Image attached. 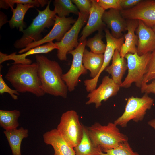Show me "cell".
<instances>
[{
    "label": "cell",
    "mask_w": 155,
    "mask_h": 155,
    "mask_svg": "<svg viewBox=\"0 0 155 155\" xmlns=\"http://www.w3.org/2000/svg\"><path fill=\"white\" fill-rule=\"evenodd\" d=\"M151 54V53H148L140 56L136 52L125 55L124 57L127 59L128 73L120 87L129 88L133 83H135L137 87H141Z\"/></svg>",
    "instance_id": "7"
},
{
    "label": "cell",
    "mask_w": 155,
    "mask_h": 155,
    "mask_svg": "<svg viewBox=\"0 0 155 155\" xmlns=\"http://www.w3.org/2000/svg\"><path fill=\"white\" fill-rule=\"evenodd\" d=\"M83 134L79 144L74 148L76 155H100L102 152L100 148L95 146L89 135L87 127L83 124Z\"/></svg>",
    "instance_id": "23"
},
{
    "label": "cell",
    "mask_w": 155,
    "mask_h": 155,
    "mask_svg": "<svg viewBox=\"0 0 155 155\" xmlns=\"http://www.w3.org/2000/svg\"><path fill=\"white\" fill-rule=\"evenodd\" d=\"M20 115V111L16 110H0V126L6 131L17 129L19 125L18 120Z\"/></svg>",
    "instance_id": "25"
},
{
    "label": "cell",
    "mask_w": 155,
    "mask_h": 155,
    "mask_svg": "<svg viewBox=\"0 0 155 155\" xmlns=\"http://www.w3.org/2000/svg\"><path fill=\"white\" fill-rule=\"evenodd\" d=\"M104 31L106 44L104 54V61L102 67L98 75L92 79V81L95 83H98L99 77L101 73L109 66L115 50L117 49L120 51L122 45L124 42L125 39L123 36L119 38H116L112 36L107 28H105Z\"/></svg>",
    "instance_id": "19"
},
{
    "label": "cell",
    "mask_w": 155,
    "mask_h": 155,
    "mask_svg": "<svg viewBox=\"0 0 155 155\" xmlns=\"http://www.w3.org/2000/svg\"><path fill=\"white\" fill-rule=\"evenodd\" d=\"M57 129L62 137L71 147L74 148L80 142L83 136V124L74 110L67 111L62 114Z\"/></svg>",
    "instance_id": "6"
},
{
    "label": "cell",
    "mask_w": 155,
    "mask_h": 155,
    "mask_svg": "<svg viewBox=\"0 0 155 155\" xmlns=\"http://www.w3.org/2000/svg\"><path fill=\"white\" fill-rule=\"evenodd\" d=\"M49 1L46 0H0V8L7 9L9 7L13 8L15 4L30 5L37 7H44L48 4Z\"/></svg>",
    "instance_id": "28"
},
{
    "label": "cell",
    "mask_w": 155,
    "mask_h": 155,
    "mask_svg": "<svg viewBox=\"0 0 155 155\" xmlns=\"http://www.w3.org/2000/svg\"><path fill=\"white\" fill-rule=\"evenodd\" d=\"M120 11L126 20H141L151 28L155 25V0H142L134 7Z\"/></svg>",
    "instance_id": "11"
},
{
    "label": "cell",
    "mask_w": 155,
    "mask_h": 155,
    "mask_svg": "<svg viewBox=\"0 0 155 155\" xmlns=\"http://www.w3.org/2000/svg\"><path fill=\"white\" fill-rule=\"evenodd\" d=\"M98 5L105 11L108 9H115L122 10L121 7V0H97Z\"/></svg>",
    "instance_id": "31"
},
{
    "label": "cell",
    "mask_w": 155,
    "mask_h": 155,
    "mask_svg": "<svg viewBox=\"0 0 155 155\" xmlns=\"http://www.w3.org/2000/svg\"><path fill=\"white\" fill-rule=\"evenodd\" d=\"M112 64L105 69L111 76L114 82L120 86L123 76L128 69L127 62L125 57H122L120 51L116 50L112 58Z\"/></svg>",
    "instance_id": "20"
},
{
    "label": "cell",
    "mask_w": 155,
    "mask_h": 155,
    "mask_svg": "<svg viewBox=\"0 0 155 155\" xmlns=\"http://www.w3.org/2000/svg\"><path fill=\"white\" fill-rule=\"evenodd\" d=\"M103 37L102 31H99L94 37L86 41V46H88L90 51L94 53L103 54L106 47V44L102 40Z\"/></svg>",
    "instance_id": "27"
},
{
    "label": "cell",
    "mask_w": 155,
    "mask_h": 155,
    "mask_svg": "<svg viewBox=\"0 0 155 155\" xmlns=\"http://www.w3.org/2000/svg\"><path fill=\"white\" fill-rule=\"evenodd\" d=\"M120 87L114 82L111 78L109 76H105L103 78L99 87L88 94L87 98L88 100L86 104H94L96 108H98L101 105L102 101H106L116 95Z\"/></svg>",
    "instance_id": "12"
},
{
    "label": "cell",
    "mask_w": 155,
    "mask_h": 155,
    "mask_svg": "<svg viewBox=\"0 0 155 155\" xmlns=\"http://www.w3.org/2000/svg\"><path fill=\"white\" fill-rule=\"evenodd\" d=\"M114 123L103 125L96 122L87 127L90 137L94 144L102 151L113 149L121 143L128 141V138L121 133Z\"/></svg>",
    "instance_id": "4"
},
{
    "label": "cell",
    "mask_w": 155,
    "mask_h": 155,
    "mask_svg": "<svg viewBox=\"0 0 155 155\" xmlns=\"http://www.w3.org/2000/svg\"><path fill=\"white\" fill-rule=\"evenodd\" d=\"M138 22L135 31L138 38L137 53L141 56L151 53L155 49V33L141 20H138Z\"/></svg>",
    "instance_id": "15"
},
{
    "label": "cell",
    "mask_w": 155,
    "mask_h": 155,
    "mask_svg": "<svg viewBox=\"0 0 155 155\" xmlns=\"http://www.w3.org/2000/svg\"><path fill=\"white\" fill-rule=\"evenodd\" d=\"M148 124L155 130V119H152L149 121Z\"/></svg>",
    "instance_id": "37"
},
{
    "label": "cell",
    "mask_w": 155,
    "mask_h": 155,
    "mask_svg": "<svg viewBox=\"0 0 155 155\" xmlns=\"http://www.w3.org/2000/svg\"><path fill=\"white\" fill-rule=\"evenodd\" d=\"M104 61L103 54H98L88 51L85 49L84 51L82 63L85 68L90 72L92 78H95L98 74L102 66Z\"/></svg>",
    "instance_id": "21"
},
{
    "label": "cell",
    "mask_w": 155,
    "mask_h": 155,
    "mask_svg": "<svg viewBox=\"0 0 155 155\" xmlns=\"http://www.w3.org/2000/svg\"><path fill=\"white\" fill-rule=\"evenodd\" d=\"M16 5V8H11L13 14L9 23L11 28H16L19 29V31L22 32L26 27V24L24 21L25 15L29 9L34 6L29 4L17 3Z\"/></svg>",
    "instance_id": "24"
},
{
    "label": "cell",
    "mask_w": 155,
    "mask_h": 155,
    "mask_svg": "<svg viewBox=\"0 0 155 155\" xmlns=\"http://www.w3.org/2000/svg\"><path fill=\"white\" fill-rule=\"evenodd\" d=\"M141 89L142 93L155 94V80L149 84H147L142 86Z\"/></svg>",
    "instance_id": "35"
},
{
    "label": "cell",
    "mask_w": 155,
    "mask_h": 155,
    "mask_svg": "<svg viewBox=\"0 0 155 155\" xmlns=\"http://www.w3.org/2000/svg\"><path fill=\"white\" fill-rule=\"evenodd\" d=\"M7 16L3 12H0V28L7 22H9Z\"/></svg>",
    "instance_id": "36"
},
{
    "label": "cell",
    "mask_w": 155,
    "mask_h": 155,
    "mask_svg": "<svg viewBox=\"0 0 155 155\" xmlns=\"http://www.w3.org/2000/svg\"><path fill=\"white\" fill-rule=\"evenodd\" d=\"M5 92L9 94L14 100L18 99V96L20 94L16 90L10 88L3 80L2 75L0 74V94H2Z\"/></svg>",
    "instance_id": "32"
},
{
    "label": "cell",
    "mask_w": 155,
    "mask_h": 155,
    "mask_svg": "<svg viewBox=\"0 0 155 155\" xmlns=\"http://www.w3.org/2000/svg\"><path fill=\"white\" fill-rule=\"evenodd\" d=\"M92 2L87 24L83 28L81 37L78 40L79 42L84 40L94 32L102 31L105 28L106 25L102 20V16L105 11L98 5L96 0H92Z\"/></svg>",
    "instance_id": "13"
},
{
    "label": "cell",
    "mask_w": 155,
    "mask_h": 155,
    "mask_svg": "<svg viewBox=\"0 0 155 155\" xmlns=\"http://www.w3.org/2000/svg\"><path fill=\"white\" fill-rule=\"evenodd\" d=\"M86 39L79 43L78 46L68 53L73 57L72 64L69 71L63 74L62 79L66 84L68 91H73L78 86L79 78L81 75L87 73V70L84 67L82 63L83 53L86 46Z\"/></svg>",
    "instance_id": "9"
},
{
    "label": "cell",
    "mask_w": 155,
    "mask_h": 155,
    "mask_svg": "<svg viewBox=\"0 0 155 155\" xmlns=\"http://www.w3.org/2000/svg\"><path fill=\"white\" fill-rule=\"evenodd\" d=\"M101 152L100 155H139L133 151L128 141L123 142L116 147Z\"/></svg>",
    "instance_id": "29"
},
{
    "label": "cell",
    "mask_w": 155,
    "mask_h": 155,
    "mask_svg": "<svg viewBox=\"0 0 155 155\" xmlns=\"http://www.w3.org/2000/svg\"><path fill=\"white\" fill-rule=\"evenodd\" d=\"M126 21L127 33L123 36L124 42L120 51V55L123 57L127 53L134 54L137 52L138 43V37L135 32L138 26V20L127 19Z\"/></svg>",
    "instance_id": "18"
},
{
    "label": "cell",
    "mask_w": 155,
    "mask_h": 155,
    "mask_svg": "<svg viewBox=\"0 0 155 155\" xmlns=\"http://www.w3.org/2000/svg\"><path fill=\"white\" fill-rule=\"evenodd\" d=\"M142 0H121V7L122 10L131 9L137 5Z\"/></svg>",
    "instance_id": "34"
},
{
    "label": "cell",
    "mask_w": 155,
    "mask_h": 155,
    "mask_svg": "<svg viewBox=\"0 0 155 155\" xmlns=\"http://www.w3.org/2000/svg\"><path fill=\"white\" fill-rule=\"evenodd\" d=\"M35 59L38 65V73L42 90L45 94L66 98L68 88L62 79L63 71L59 63L42 55H36Z\"/></svg>",
    "instance_id": "1"
},
{
    "label": "cell",
    "mask_w": 155,
    "mask_h": 155,
    "mask_svg": "<svg viewBox=\"0 0 155 155\" xmlns=\"http://www.w3.org/2000/svg\"><path fill=\"white\" fill-rule=\"evenodd\" d=\"M51 0L49 1L45 9L42 11L37 9L38 14L30 25L22 32L23 35L14 44L17 49H24L33 42L38 41L42 38V33L45 28L53 26L56 15L55 11L50 9Z\"/></svg>",
    "instance_id": "3"
},
{
    "label": "cell",
    "mask_w": 155,
    "mask_h": 155,
    "mask_svg": "<svg viewBox=\"0 0 155 155\" xmlns=\"http://www.w3.org/2000/svg\"><path fill=\"white\" fill-rule=\"evenodd\" d=\"M154 103V99L148 94H145L141 98L132 96L128 99L123 113L114 123L117 125L125 127L131 120L137 123L141 121Z\"/></svg>",
    "instance_id": "5"
},
{
    "label": "cell",
    "mask_w": 155,
    "mask_h": 155,
    "mask_svg": "<svg viewBox=\"0 0 155 155\" xmlns=\"http://www.w3.org/2000/svg\"><path fill=\"white\" fill-rule=\"evenodd\" d=\"M55 49L57 50L58 47L55 43L51 42L30 49L24 53L18 55L16 54V52L8 55L0 52V64L8 60H12L14 62L10 65L30 64L32 63V61L31 59L26 58L27 56L40 53H47Z\"/></svg>",
    "instance_id": "14"
},
{
    "label": "cell",
    "mask_w": 155,
    "mask_h": 155,
    "mask_svg": "<svg viewBox=\"0 0 155 155\" xmlns=\"http://www.w3.org/2000/svg\"><path fill=\"white\" fill-rule=\"evenodd\" d=\"M54 11L60 17H66L70 13L79 15V11L71 0H55L53 1Z\"/></svg>",
    "instance_id": "26"
},
{
    "label": "cell",
    "mask_w": 155,
    "mask_h": 155,
    "mask_svg": "<svg viewBox=\"0 0 155 155\" xmlns=\"http://www.w3.org/2000/svg\"><path fill=\"white\" fill-rule=\"evenodd\" d=\"M152 28L154 31V32L155 33V25L153 26Z\"/></svg>",
    "instance_id": "38"
},
{
    "label": "cell",
    "mask_w": 155,
    "mask_h": 155,
    "mask_svg": "<svg viewBox=\"0 0 155 155\" xmlns=\"http://www.w3.org/2000/svg\"><path fill=\"white\" fill-rule=\"evenodd\" d=\"M11 65L5 77L15 90L19 93L29 92L37 97L45 95L40 87L37 62L29 65Z\"/></svg>",
    "instance_id": "2"
},
{
    "label": "cell",
    "mask_w": 155,
    "mask_h": 155,
    "mask_svg": "<svg viewBox=\"0 0 155 155\" xmlns=\"http://www.w3.org/2000/svg\"><path fill=\"white\" fill-rule=\"evenodd\" d=\"M102 20L111 30L113 37L118 38L123 36V32L127 31V22L126 20L121 15L119 10L111 9L105 11Z\"/></svg>",
    "instance_id": "16"
},
{
    "label": "cell",
    "mask_w": 155,
    "mask_h": 155,
    "mask_svg": "<svg viewBox=\"0 0 155 155\" xmlns=\"http://www.w3.org/2000/svg\"><path fill=\"white\" fill-rule=\"evenodd\" d=\"M11 148L12 155H21V145L23 140L28 136V131L23 127L4 131Z\"/></svg>",
    "instance_id": "22"
},
{
    "label": "cell",
    "mask_w": 155,
    "mask_h": 155,
    "mask_svg": "<svg viewBox=\"0 0 155 155\" xmlns=\"http://www.w3.org/2000/svg\"><path fill=\"white\" fill-rule=\"evenodd\" d=\"M53 27L49 33L40 40L33 42L19 52L20 54L24 53L29 49L45 43L53 42L55 40L57 42L61 40L65 34L72 27L76 20L72 17H60L56 15Z\"/></svg>",
    "instance_id": "10"
},
{
    "label": "cell",
    "mask_w": 155,
    "mask_h": 155,
    "mask_svg": "<svg viewBox=\"0 0 155 155\" xmlns=\"http://www.w3.org/2000/svg\"><path fill=\"white\" fill-rule=\"evenodd\" d=\"M43 137L44 143L53 148V155H76L74 148L64 140L57 129L44 133Z\"/></svg>",
    "instance_id": "17"
},
{
    "label": "cell",
    "mask_w": 155,
    "mask_h": 155,
    "mask_svg": "<svg viewBox=\"0 0 155 155\" xmlns=\"http://www.w3.org/2000/svg\"><path fill=\"white\" fill-rule=\"evenodd\" d=\"M155 78V49L151 53L147 67L146 73L144 76L142 86Z\"/></svg>",
    "instance_id": "30"
},
{
    "label": "cell",
    "mask_w": 155,
    "mask_h": 155,
    "mask_svg": "<svg viewBox=\"0 0 155 155\" xmlns=\"http://www.w3.org/2000/svg\"><path fill=\"white\" fill-rule=\"evenodd\" d=\"M89 13L79 12L78 17L71 28L65 34L61 41L55 43L58 47L57 55L61 61H66L67 55L78 46V38L82 27L87 22Z\"/></svg>",
    "instance_id": "8"
},
{
    "label": "cell",
    "mask_w": 155,
    "mask_h": 155,
    "mask_svg": "<svg viewBox=\"0 0 155 155\" xmlns=\"http://www.w3.org/2000/svg\"><path fill=\"white\" fill-rule=\"evenodd\" d=\"M79 10V12L89 14L92 6V0H72Z\"/></svg>",
    "instance_id": "33"
}]
</instances>
